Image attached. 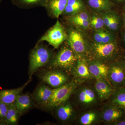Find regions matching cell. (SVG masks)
Masks as SVG:
<instances>
[{"label": "cell", "mask_w": 125, "mask_h": 125, "mask_svg": "<svg viewBox=\"0 0 125 125\" xmlns=\"http://www.w3.org/2000/svg\"><path fill=\"white\" fill-rule=\"evenodd\" d=\"M122 58H123V60H124L125 61V53H124V55H123V57H122Z\"/></svg>", "instance_id": "obj_35"}, {"label": "cell", "mask_w": 125, "mask_h": 125, "mask_svg": "<svg viewBox=\"0 0 125 125\" xmlns=\"http://www.w3.org/2000/svg\"><path fill=\"white\" fill-rule=\"evenodd\" d=\"M55 54L53 50L42 42L37 43L30 55V79L39 68L49 65Z\"/></svg>", "instance_id": "obj_4"}, {"label": "cell", "mask_w": 125, "mask_h": 125, "mask_svg": "<svg viewBox=\"0 0 125 125\" xmlns=\"http://www.w3.org/2000/svg\"><path fill=\"white\" fill-rule=\"evenodd\" d=\"M108 102L125 111V87L115 89Z\"/></svg>", "instance_id": "obj_25"}, {"label": "cell", "mask_w": 125, "mask_h": 125, "mask_svg": "<svg viewBox=\"0 0 125 125\" xmlns=\"http://www.w3.org/2000/svg\"><path fill=\"white\" fill-rule=\"evenodd\" d=\"M84 0L91 12L99 14L117 8L110 0Z\"/></svg>", "instance_id": "obj_17"}, {"label": "cell", "mask_w": 125, "mask_h": 125, "mask_svg": "<svg viewBox=\"0 0 125 125\" xmlns=\"http://www.w3.org/2000/svg\"><path fill=\"white\" fill-rule=\"evenodd\" d=\"M87 62L90 72L96 80H107L109 63L94 58L87 60Z\"/></svg>", "instance_id": "obj_13"}, {"label": "cell", "mask_w": 125, "mask_h": 125, "mask_svg": "<svg viewBox=\"0 0 125 125\" xmlns=\"http://www.w3.org/2000/svg\"><path fill=\"white\" fill-rule=\"evenodd\" d=\"M87 60L85 58L79 57L72 72L75 80L78 83L83 82L94 78L89 70Z\"/></svg>", "instance_id": "obj_15"}, {"label": "cell", "mask_w": 125, "mask_h": 125, "mask_svg": "<svg viewBox=\"0 0 125 125\" xmlns=\"http://www.w3.org/2000/svg\"><path fill=\"white\" fill-rule=\"evenodd\" d=\"M9 105L0 102V122L5 124V120Z\"/></svg>", "instance_id": "obj_29"}, {"label": "cell", "mask_w": 125, "mask_h": 125, "mask_svg": "<svg viewBox=\"0 0 125 125\" xmlns=\"http://www.w3.org/2000/svg\"><path fill=\"white\" fill-rule=\"evenodd\" d=\"M125 117V111L108 102L102 107L101 111V121L109 125L114 123Z\"/></svg>", "instance_id": "obj_10"}, {"label": "cell", "mask_w": 125, "mask_h": 125, "mask_svg": "<svg viewBox=\"0 0 125 125\" xmlns=\"http://www.w3.org/2000/svg\"><path fill=\"white\" fill-rule=\"evenodd\" d=\"M68 0H48L45 7L47 14L52 19H58L62 14Z\"/></svg>", "instance_id": "obj_18"}, {"label": "cell", "mask_w": 125, "mask_h": 125, "mask_svg": "<svg viewBox=\"0 0 125 125\" xmlns=\"http://www.w3.org/2000/svg\"><path fill=\"white\" fill-rule=\"evenodd\" d=\"M75 102L78 107L83 109L95 106L101 102L94 85L80 84L74 90Z\"/></svg>", "instance_id": "obj_5"}, {"label": "cell", "mask_w": 125, "mask_h": 125, "mask_svg": "<svg viewBox=\"0 0 125 125\" xmlns=\"http://www.w3.org/2000/svg\"><path fill=\"white\" fill-rule=\"evenodd\" d=\"M48 0H12L13 3L20 9H30L45 7Z\"/></svg>", "instance_id": "obj_26"}, {"label": "cell", "mask_w": 125, "mask_h": 125, "mask_svg": "<svg viewBox=\"0 0 125 125\" xmlns=\"http://www.w3.org/2000/svg\"><path fill=\"white\" fill-rule=\"evenodd\" d=\"M64 24L67 33L65 42L79 57L90 59L91 39L88 32L72 25Z\"/></svg>", "instance_id": "obj_1"}, {"label": "cell", "mask_w": 125, "mask_h": 125, "mask_svg": "<svg viewBox=\"0 0 125 125\" xmlns=\"http://www.w3.org/2000/svg\"><path fill=\"white\" fill-rule=\"evenodd\" d=\"M89 31H90V33H89V34L91 40L96 43H108L118 39V34L108 31L105 28Z\"/></svg>", "instance_id": "obj_16"}, {"label": "cell", "mask_w": 125, "mask_h": 125, "mask_svg": "<svg viewBox=\"0 0 125 125\" xmlns=\"http://www.w3.org/2000/svg\"><path fill=\"white\" fill-rule=\"evenodd\" d=\"M15 107L21 115L30 109L32 102L31 97L28 94H21L14 103Z\"/></svg>", "instance_id": "obj_24"}, {"label": "cell", "mask_w": 125, "mask_h": 125, "mask_svg": "<svg viewBox=\"0 0 125 125\" xmlns=\"http://www.w3.org/2000/svg\"><path fill=\"white\" fill-rule=\"evenodd\" d=\"M105 28L108 31L119 34L124 27L121 13L118 8L100 14Z\"/></svg>", "instance_id": "obj_9"}, {"label": "cell", "mask_w": 125, "mask_h": 125, "mask_svg": "<svg viewBox=\"0 0 125 125\" xmlns=\"http://www.w3.org/2000/svg\"><path fill=\"white\" fill-rule=\"evenodd\" d=\"M116 7L120 9L125 4V0H110Z\"/></svg>", "instance_id": "obj_31"}, {"label": "cell", "mask_w": 125, "mask_h": 125, "mask_svg": "<svg viewBox=\"0 0 125 125\" xmlns=\"http://www.w3.org/2000/svg\"><path fill=\"white\" fill-rule=\"evenodd\" d=\"M113 125H125V117L114 123Z\"/></svg>", "instance_id": "obj_32"}, {"label": "cell", "mask_w": 125, "mask_h": 125, "mask_svg": "<svg viewBox=\"0 0 125 125\" xmlns=\"http://www.w3.org/2000/svg\"><path fill=\"white\" fill-rule=\"evenodd\" d=\"M54 109L57 117L62 123H69L76 118V111L69 100Z\"/></svg>", "instance_id": "obj_14"}, {"label": "cell", "mask_w": 125, "mask_h": 125, "mask_svg": "<svg viewBox=\"0 0 125 125\" xmlns=\"http://www.w3.org/2000/svg\"><path fill=\"white\" fill-rule=\"evenodd\" d=\"M125 51L117 40L104 44L94 42L91 40L90 58H94L109 63L122 58Z\"/></svg>", "instance_id": "obj_2"}, {"label": "cell", "mask_w": 125, "mask_h": 125, "mask_svg": "<svg viewBox=\"0 0 125 125\" xmlns=\"http://www.w3.org/2000/svg\"><path fill=\"white\" fill-rule=\"evenodd\" d=\"M90 27V31H96L105 28L104 21L101 15L91 12Z\"/></svg>", "instance_id": "obj_28"}, {"label": "cell", "mask_w": 125, "mask_h": 125, "mask_svg": "<svg viewBox=\"0 0 125 125\" xmlns=\"http://www.w3.org/2000/svg\"><path fill=\"white\" fill-rule=\"evenodd\" d=\"M53 90L46 85H39L34 92V99L39 105L47 107Z\"/></svg>", "instance_id": "obj_21"}, {"label": "cell", "mask_w": 125, "mask_h": 125, "mask_svg": "<svg viewBox=\"0 0 125 125\" xmlns=\"http://www.w3.org/2000/svg\"><path fill=\"white\" fill-rule=\"evenodd\" d=\"M101 121V111L90 109L80 115L78 123L82 125H94Z\"/></svg>", "instance_id": "obj_23"}, {"label": "cell", "mask_w": 125, "mask_h": 125, "mask_svg": "<svg viewBox=\"0 0 125 125\" xmlns=\"http://www.w3.org/2000/svg\"><path fill=\"white\" fill-rule=\"evenodd\" d=\"M118 35L119 42L125 52V27H123Z\"/></svg>", "instance_id": "obj_30"}, {"label": "cell", "mask_w": 125, "mask_h": 125, "mask_svg": "<svg viewBox=\"0 0 125 125\" xmlns=\"http://www.w3.org/2000/svg\"><path fill=\"white\" fill-rule=\"evenodd\" d=\"M20 87L14 89L0 90V102L10 105L14 104L16 98L21 94L25 87L30 82V79Z\"/></svg>", "instance_id": "obj_20"}, {"label": "cell", "mask_w": 125, "mask_h": 125, "mask_svg": "<svg viewBox=\"0 0 125 125\" xmlns=\"http://www.w3.org/2000/svg\"><path fill=\"white\" fill-rule=\"evenodd\" d=\"M91 11L88 9L73 15L62 18L64 24L72 25L88 32L90 31V22Z\"/></svg>", "instance_id": "obj_12"}, {"label": "cell", "mask_w": 125, "mask_h": 125, "mask_svg": "<svg viewBox=\"0 0 125 125\" xmlns=\"http://www.w3.org/2000/svg\"><path fill=\"white\" fill-rule=\"evenodd\" d=\"M40 78L44 83L53 87L58 88L70 82L69 76L61 70L54 69L43 72Z\"/></svg>", "instance_id": "obj_11"}, {"label": "cell", "mask_w": 125, "mask_h": 125, "mask_svg": "<svg viewBox=\"0 0 125 125\" xmlns=\"http://www.w3.org/2000/svg\"><path fill=\"white\" fill-rule=\"evenodd\" d=\"M119 10L121 13H122L125 14V4L123 6V7L119 9Z\"/></svg>", "instance_id": "obj_33"}, {"label": "cell", "mask_w": 125, "mask_h": 125, "mask_svg": "<svg viewBox=\"0 0 125 125\" xmlns=\"http://www.w3.org/2000/svg\"><path fill=\"white\" fill-rule=\"evenodd\" d=\"M79 84L76 81L73 80L62 86L54 89L47 107L54 109L57 106L69 101Z\"/></svg>", "instance_id": "obj_7"}, {"label": "cell", "mask_w": 125, "mask_h": 125, "mask_svg": "<svg viewBox=\"0 0 125 125\" xmlns=\"http://www.w3.org/2000/svg\"><path fill=\"white\" fill-rule=\"evenodd\" d=\"M94 87L102 102L108 100L115 90L107 80H96Z\"/></svg>", "instance_id": "obj_19"}, {"label": "cell", "mask_w": 125, "mask_h": 125, "mask_svg": "<svg viewBox=\"0 0 125 125\" xmlns=\"http://www.w3.org/2000/svg\"><path fill=\"white\" fill-rule=\"evenodd\" d=\"M84 0H68L62 16V18L73 15L88 9Z\"/></svg>", "instance_id": "obj_22"}, {"label": "cell", "mask_w": 125, "mask_h": 125, "mask_svg": "<svg viewBox=\"0 0 125 125\" xmlns=\"http://www.w3.org/2000/svg\"><path fill=\"white\" fill-rule=\"evenodd\" d=\"M79 57L65 42L48 65L52 69L71 73Z\"/></svg>", "instance_id": "obj_3"}, {"label": "cell", "mask_w": 125, "mask_h": 125, "mask_svg": "<svg viewBox=\"0 0 125 125\" xmlns=\"http://www.w3.org/2000/svg\"><path fill=\"white\" fill-rule=\"evenodd\" d=\"M20 115L14 104L9 105L5 120V124L7 125H16Z\"/></svg>", "instance_id": "obj_27"}, {"label": "cell", "mask_w": 125, "mask_h": 125, "mask_svg": "<svg viewBox=\"0 0 125 125\" xmlns=\"http://www.w3.org/2000/svg\"><path fill=\"white\" fill-rule=\"evenodd\" d=\"M107 80L114 89L125 87V61L123 58L109 63Z\"/></svg>", "instance_id": "obj_8"}, {"label": "cell", "mask_w": 125, "mask_h": 125, "mask_svg": "<svg viewBox=\"0 0 125 125\" xmlns=\"http://www.w3.org/2000/svg\"><path fill=\"white\" fill-rule=\"evenodd\" d=\"M121 14L122 16V18H123L124 27H125V14L122 13H121Z\"/></svg>", "instance_id": "obj_34"}, {"label": "cell", "mask_w": 125, "mask_h": 125, "mask_svg": "<svg viewBox=\"0 0 125 125\" xmlns=\"http://www.w3.org/2000/svg\"><path fill=\"white\" fill-rule=\"evenodd\" d=\"M66 27L57 19L55 24L47 31L37 43L46 42L55 49H57L67 40Z\"/></svg>", "instance_id": "obj_6"}]
</instances>
